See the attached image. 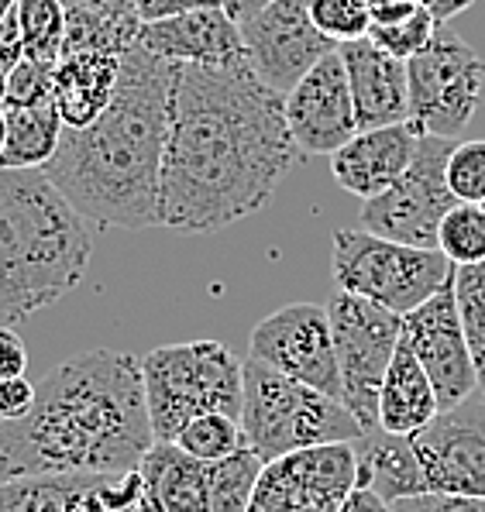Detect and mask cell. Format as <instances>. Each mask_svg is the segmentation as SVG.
I'll list each match as a JSON object with an SVG mask.
<instances>
[{"label": "cell", "instance_id": "obj_26", "mask_svg": "<svg viewBox=\"0 0 485 512\" xmlns=\"http://www.w3.org/2000/svg\"><path fill=\"white\" fill-rule=\"evenodd\" d=\"M172 444L183 447L186 454H193V458H200V461H221V458H231V454H238L248 447L241 420L238 416H228V413L193 416V420L176 433Z\"/></svg>", "mask_w": 485, "mask_h": 512}, {"label": "cell", "instance_id": "obj_34", "mask_svg": "<svg viewBox=\"0 0 485 512\" xmlns=\"http://www.w3.org/2000/svg\"><path fill=\"white\" fill-rule=\"evenodd\" d=\"M393 512H485V499H468V495L448 492H420L410 499L393 502Z\"/></svg>", "mask_w": 485, "mask_h": 512}, {"label": "cell", "instance_id": "obj_33", "mask_svg": "<svg viewBox=\"0 0 485 512\" xmlns=\"http://www.w3.org/2000/svg\"><path fill=\"white\" fill-rule=\"evenodd\" d=\"M52 69L56 62L42 59H21L7 73V104L4 107H38L52 104Z\"/></svg>", "mask_w": 485, "mask_h": 512}, {"label": "cell", "instance_id": "obj_1", "mask_svg": "<svg viewBox=\"0 0 485 512\" xmlns=\"http://www.w3.org/2000/svg\"><path fill=\"white\" fill-rule=\"evenodd\" d=\"M283 100L245 55L224 66L176 62L159 227L221 231L272 200L300 159Z\"/></svg>", "mask_w": 485, "mask_h": 512}, {"label": "cell", "instance_id": "obj_25", "mask_svg": "<svg viewBox=\"0 0 485 512\" xmlns=\"http://www.w3.org/2000/svg\"><path fill=\"white\" fill-rule=\"evenodd\" d=\"M7 145L0 152V169H45L62 141V117L52 104L4 107Z\"/></svg>", "mask_w": 485, "mask_h": 512}, {"label": "cell", "instance_id": "obj_37", "mask_svg": "<svg viewBox=\"0 0 485 512\" xmlns=\"http://www.w3.org/2000/svg\"><path fill=\"white\" fill-rule=\"evenodd\" d=\"M203 4H217V0H135V11L145 25V21L176 18V14L193 11V7H203Z\"/></svg>", "mask_w": 485, "mask_h": 512}, {"label": "cell", "instance_id": "obj_36", "mask_svg": "<svg viewBox=\"0 0 485 512\" xmlns=\"http://www.w3.org/2000/svg\"><path fill=\"white\" fill-rule=\"evenodd\" d=\"M28 372V348L11 324H0V378H18Z\"/></svg>", "mask_w": 485, "mask_h": 512}, {"label": "cell", "instance_id": "obj_35", "mask_svg": "<svg viewBox=\"0 0 485 512\" xmlns=\"http://www.w3.org/2000/svg\"><path fill=\"white\" fill-rule=\"evenodd\" d=\"M35 399H38V389L25 375L0 378V420H21V416H28Z\"/></svg>", "mask_w": 485, "mask_h": 512}, {"label": "cell", "instance_id": "obj_19", "mask_svg": "<svg viewBox=\"0 0 485 512\" xmlns=\"http://www.w3.org/2000/svg\"><path fill=\"white\" fill-rule=\"evenodd\" d=\"M138 45L159 59L190 62V66H224L245 55L241 25L224 4H203L176 18L145 21L138 31Z\"/></svg>", "mask_w": 485, "mask_h": 512}, {"label": "cell", "instance_id": "obj_13", "mask_svg": "<svg viewBox=\"0 0 485 512\" xmlns=\"http://www.w3.org/2000/svg\"><path fill=\"white\" fill-rule=\"evenodd\" d=\"M245 59L276 93L293 90L310 69L338 45L310 18V0H269L262 11L241 21Z\"/></svg>", "mask_w": 485, "mask_h": 512}, {"label": "cell", "instance_id": "obj_14", "mask_svg": "<svg viewBox=\"0 0 485 512\" xmlns=\"http://www.w3.org/2000/svg\"><path fill=\"white\" fill-rule=\"evenodd\" d=\"M248 354L310 389L341 399V372L327 306L289 303L283 310L269 313L255 324Z\"/></svg>", "mask_w": 485, "mask_h": 512}, {"label": "cell", "instance_id": "obj_22", "mask_svg": "<svg viewBox=\"0 0 485 512\" xmlns=\"http://www.w3.org/2000/svg\"><path fill=\"white\" fill-rule=\"evenodd\" d=\"M121 76V55L114 52H62L52 69V107L62 128H86L111 104Z\"/></svg>", "mask_w": 485, "mask_h": 512}, {"label": "cell", "instance_id": "obj_46", "mask_svg": "<svg viewBox=\"0 0 485 512\" xmlns=\"http://www.w3.org/2000/svg\"><path fill=\"white\" fill-rule=\"evenodd\" d=\"M7 104V69H0V107Z\"/></svg>", "mask_w": 485, "mask_h": 512}, {"label": "cell", "instance_id": "obj_38", "mask_svg": "<svg viewBox=\"0 0 485 512\" xmlns=\"http://www.w3.org/2000/svg\"><path fill=\"white\" fill-rule=\"evenodd\" d=\"M21 59H25V38H21L18 14H11V18H4V25H0V69L11 73Z\"/></svg>", "mask_w": 485, "mask_h": 512}, {"label": "cell", "instance_id": "obj_10", "mask_svg": "<svg viewBox=\"0 0 485 512\" xmlns=\"http://www.w3.org/2000/svg\"><path fill=\"white\" fill-rule=\"evenodd\" d=\"M334 354L341 372V403L365 430L379 427V389L403 341V317L372 299L338 289L327 303Z\"/></svg>", "mask_w": 485, "mask_h": 512}, {"label": "cell", "instance_id": "obj_20", "mask_svg": "<svg viewBox=\"0 0 485 512\" xmlns=\"http://www.w3.org/2000/svg\"><path fill=\"white\" fill-rule=\"evenodd\" d=\"M348 73L351 100H355L358 131L406 124L410 117V80H406V59L382 52L372 38L338 45Z\"/></svg>", "mask_w": 485, "mask_h": 512}, {"label": "cell", "instance_id": "obj_28", "mask_svg": "<svg viewBox=\"0 0 485 512\" xmlns=\"http://www.w3.org/2000/svg\"><path fill=\"white\" fill-rule=\"evenodd\" d=\"M437 251L455 269L485 262V210L479 203H455L437 231Z\"/></svg>", "mask_w": 485, "mask_h": 512}, {"label": "cell", "instance_id": "obj_3", "mask_svg": "<svg viewBox=\"0 0 485 512\" xmlns=\"http://www.w3.org/2000/svg\"><path fill=\"white\" fill-rule=\"evenodd\" d=\"M176 62L145 52L121 55L117 90L86 128H66L45 165L76 210L100 227H159L162 155L169 138V100Z\"/></svg>", "mask_w": 485, "mask_h": 512}, {"label": "cell", "instance_id": "obj_15", "mask_svg": "<svg viewBox=\"0 0 485 512\" xmlns=\"http://www.w3.org/2000/svg\"><path fill=\"white\" fill-rule=\"evenodd\" d=\"M427 492L485 499V385L413 433Z\"/></svg>", "mask_w": 485, "mask_h": 512}, {"label": "cell", "instance_id": "obj_16", "mask_svg": "<svg viewBox=\"0 0 485 512\" xmlns=\"http://www.w3.org/2000/svg\"><path fill=\"white\" fill-rule=\"evenodd\" d=\"M403 341L417 354L424 372L434 382L437 403L441 409L458 406L465 396L479 389V372H475L472 351L461 327L458 299H455V279L441 286L427 303L410 310L403 317Z\"/></svg>", "mask_w": 485, "mask_h": 512}, {"label": "cell", "instance_id": "obj_24", "mask_svg": "<svg viewBox=\"0 0 485 512\" xmlns=\"http://www.w3.org/2000/svg\"><path fill=\"white\" fill-rule=\"evenodd\" d=\"M437 413H441V403H437L434 382H430L424 365L417 361V354L410 351V344L400 341L379 389V427L413 437Z\"/></svg>", "mask_w": 485, "mask_h": 512}, {"label": "cell", "instance_id": "obj_17", "mask_svg": "<svg viewBox=\"0 0 485 512\" xmlns=\"http://www.w3.org/2000/svg\"><path fill=\"white\" fill-rule=\"evenodd\" d=\"M286 128L300 155H334L344 141L358 135L355 100L341 52H327L283 100Z\"/></svg>", "mask_w": 485, "mask_h": 512}, {"label": "cell", "instance_id": "obj_23", "mask_svg": "<svg viewBox=\"0 0 485 512\" xmlns=\"http://www.w3.org/2000/svg\"><path fill=\"white\" fill-rule=\"evenodd\" d=\"M355 458H358V482L355 488H369L389 506L410 495L427 492V478L420 468L417 447L413 437L406 433H389L382 427L365 430L355 440Z\"/></svg>", "mask_w": 485, "mask_h": 512}, {"label": "cell", "instance_id": "obj_39", "mask_svg": "<svg viewBox=\"0 0 485 512\" xmlns=\"http://www.w3.org/2000/svg\"><path fill=\"white\" fill-rule=\"evenodd\" d=\"M424 0H369V14L372 25H396V21H406L410 14L420 11Z\"/></svg>", "mask_w": 485, "mask_h": 512}, {"label": "cell", "instance_id": "obj_41", "mask_svg": "<svg viewBox=\"0 0 485 512\" xmlns=\"http://www.w3.org/2000/svg\"><path fill=\"white\" fill-rule=\"evenodd\" d=\"M338 512H393V506L386 499H379L375 492H369V488H355Z\"/></svg>", "mask_w": 485, "mask_h": 512}, {"label": "cell", "instance_id": "obj_48", "mask_svg": "<svg viewBox=\"0 0 485 512\" xmlns=\"http://www.w3.org/2000/svg\"><path fill=\"white\" fill-rule=\"evenodd\" d=\"M0 324H7V317H4V306H0Z\"/></svg>", "mask_w": 485, "mask_h": 512}, {"label": "cell", "instance_id": "obj_18", "mask_svg": "<svg viewBox=\"0 0 485 512\" xmlns=\"http://www.w3.org/2000/svg\"><path fill=\"white\" fill-rule=\"evenodd\" d=\"M138 471H45L0 482V512H138Z\"/></svg>", "mask_w": 485, "mask_h": 512}, {"label": "cell", "instance_id": "obj_49", "mask_svg": "<svg viewBox=\"0 0 485 512\" xmlns=\"http://www.w3.org/2000/svg\"><path fill=\"white\" fill-rule=\"evenodd\" d=\"M479 207H482V210H485V200H482V203H479Z\"/></svg>", "mask_w": 485, "mask_h": 512}, {"label": "cell", "instance_id": "obj_40", "mask_svg": "<svg viewBox=\"0 0 485 512\" xmlns=\"http://www.w3.org/2000/svg\"><path fill=\"white\" fill-rule=\"evenodd\" d=\"M66 11H93V14H117V18H138L135 0H62Z\"/></svg>", "mask_w": 485, "mask_h": 512}, {"label": "cell", "instance_id": "obj_6", "mask_svg": "<svg viewBox=\"0 0 485 512\" xmlns=\"http://www.w3.org/2000/svg\"><path fill=\"white\" fill-rule=\"evenodd\" d=\"M142 375L155 440H176V433L203 413H228L241 420L245 361L228 344H162L142 358Z\"/></svg>", "mask_w": 485, "mask_h": 512}, {"label": "cell", "instance_id": "obj_7", "mask_svg": "<svg viewBox=\"0 0 485 512\" xmlns=\"http://www.w3.org/2000/svg\"><path fill=\"white\" fill-rule=\"evenodd\" d=\"M331 275L344 293L372 299L406 317L455 279V265L437 248L389 241L365 227H344L331 241Z\"/></svg>", "mask_w": 485, "mask_h": 512}, {"label": "cell", "instance_id": "obj_29", "mask_svg": "<svg viewBox=\"0 0 485 512\" xmlns=\"http://www.w3.org/2000/svg\"><path fill=\"white\" fill-rule=\"evenodd\" d=\"M455 299L479 385H485V262L455 269Z\"/></svg>", "mask_w": 485, "mask_h": 512}, {"label": "cell", "instance_id": "obj_5", "mask_svg": "<svg viewBox=\"0 0 485 512\" xmlns=\"http://www.w3.org/2000/svg\"><path fill=\"white\" fill-rule=\"evenodd\" d=\"M241 430L248 451H255L262 464L320 444H355L365 433L338 396L310 389L252 354L245 358Z\"/></svg>", "mask_w": 485, "mask_h": 512}, {"label": "cell", "instance_id": "obj_43", "mask_svg": "<svg viewBox=\"0 0 485 512\" xmlns=\"http://www.w3.org/2000/svg\"><path fill=\"white\" fill-rule=\"evenodd\" d=\"M265 4H269V0H238V25L252 18L255 11H262Z\"/></svg>", "mask_w": 485, "mask_h": 512}, {"label": "cell", "instance_id": "obj_42", "mask_svg": "<svg viewBox=\"0 0 485 512\" xmlns=\"http://www.w3.org/2000/svg\"><path fill=\"white\" fill-rule=\"evenodd\" d=\"M475 0H424V7L430 14H434L441 25H448L451 18H458V14H465L468 7H472Z\"/></svg>", "mask_w": 485, "mask_h": 512}, {"label": "cell", "instance_id": "obj_8", "mask_svg": "<svg viewBox=\"0 0 485 512\" xmlns=\"http://www.w3.org/2000/svg\"><path fill=\"white\" fill-rule=\"evenodd\" d=\"M258 471L262 458L248 447L221 461H200L172 440H155L138 464V512H248Z\"/></svg>", "mask_w": 485, "mask_h": 512}, {"label": "cell", "instance_id": "obj_30", "mask_svg": "<svg viewBox=\"0 0 485 512\" xmlns=\"http://www.w3.org/2000/svg\"><path fill=\"white\" fill-rule=\"evenodd\" d=\"M310 18L334 45L369 38L372 31L369 0H310Z\"/></svg>", "mask_w": 485, "mask_h": 512}, {"label": "cell", "instance_id": "obj_27", "mask_svg": "<svg viewBox=\"0 0 485 512\" xmlns=\"http://www.w3.org/2000/svg\"><path fill=\"white\" fill-rule=\"evenodd\" d=\"M14 14H18L28 59L56 62L62 55V38H66V7H62V0H18Z\"/></svg>", "mask_w": 485, "mask_h": 512}, {"label": "cell", "instance_id": "obj_4", "mask_svg": "<svg viewBox=\"0 0 485 512\" xmlns=\"http://www.w3.org/2000/svg\"><path fill=\"white\" fill-rule=\"evenodd\" d=\"M90 251L86 217L42 169H0V306L7 324L73 293Z\"/></svg>", "mask_w": 485, "mask_h": 512}, {"label": "cell", "instance_id": "obj_32", "mask_svg": "<svg viewBox=\"0 0 485 512\" xmlns=\"http://www.w3.org/2000/svg\"><path fill=\"white\" fill-rule=\"evenodd\" d=\"M448 186L458 203L485 200V138L455 141L448 155Z\"/></svg>", "mask_w": 485, "mask_h": 512}, {"label": "cell", "instance_id": "obj_11", "mask_svg": "<svg viewBox=\"0 0 485 512\" xmlns=\"http://www.w3.org/2000/svg\"><path fill=\"white\" fill-rule=\"evenodd\" d=\"M455 138L420 135L417 155L410 169L386 193L365 200L362 227L379 238L437 248V231L448 210L455 207V193L448 186V155Z\"/></svg>", "mask_w": 485, "mask_h": 512}, {"label": "cell", "instance_id": "obj_45", "mask_svg": "<svg viewBox=\"0 0 485 512\" xmlns=\"http://www.w3.org/2000/svg\"><path fill=\"white\" fill-rule=\"evenodd\" d=\"M4 145H7V110L0 107V152H4Z\"/></svg>", "mask_w": 485, "mask_h": 512}, {"label": "cell", "instance_id": "obj_2", "mask_svg": "<svg viewBox=\"0 0 485 512\" xmlns=\"http://www.w3.org/2000/svg\"><path fill=\"white\" fill-rule=\"evenodd\" d=\"M152 444L142 361L83 351L45 375L28 416L0 420V482L45 471H138Z\"/></svg>", "mask_w": 485, "mask_h": 512}, {"label": "cell", "instance_id": "obj_9", "mask_svg": "<svg viewBox=\"0 0 485 512\" xmlns=\"http://www.w3.org/2000/svg\"><path fill=\"white\" fill-rule=\"evenodd\" d=\"M410 124L417 135L458 138L475 117L485 86V59L448 25H437L427 49L406 59Z\"/></svg>", "mask_w": 485, "mask_h": 512}, {"label": "cell", "instance_id": "obj_12", "mask_svg": "<svg viewBox=\"0 0 485 512\" xmlns=\"http://www.w3.org/2000/svg\"><path fill=\"white\" fill-rule=\"evenodd\" d=\"M355 482V444L307 447L262 464L248 512H338Z\"/></svg>", "mask_w": 485, "mask_h": 512}, {"label": "cell", "instance_id": "obj_47", "mask_svg": "<svg viewBox=\"0 0 485 512\" xmlns=\"http://www.w3.org/2000/svg\"><path fill=\"white\" fill-rule=\"evenodd\" d=\"M217 4H224L228 11L234 14V21H238V0H217Z\"/></svg>", "mask_w": 485, "mask_h": 512}, {"label": "cell", "instance_id": "obj_31", "mask_svg": "<svg viewBox=\"0 0 485 512\" xmlns=\"http://www.w3.org/2000/svg\"><path fill=\"white\" fill-rule=\"evenodd\" d=\"M437 25H441V21H437L424 4H420V11L410 14L406 21H396V25H372L369 38L379 45L382 52L396 55V59H413L420 49H427L430 45Z\"/></svg>", "mask_w": 485, "mask_h": 512}, {"label": "cell", "instance_id": "obj_21", "mask_svg": "<svg viewBox=\"0 0 485 512\" xmlns=\"http://www.w3.org/2000/svg\"><path fill=\"white\" fill-rule=\"evenodd\" d=\"M420 135L410 124H386V128L358 131L351 141H344L338 152L331 155V176L344 193L358 200L386 193L396 179L410 169L417 155Z\"/></svg>", "mask_w": 485, "mask_h": 512}, {"label": "cell", "instance_id": "obj_44", "mask_svg": "<svg viewBox=\"0 0 485 512\" xmlns=\"http://www.w3.org/2000/svg\"><path fill=\"white\" fill-rule=\"evenodd\" d=\"M14 7H18V0H0V25H4V18H11Z\"/></svg>", "mask_w": 485, "mask_h": 512}]
</instances>
